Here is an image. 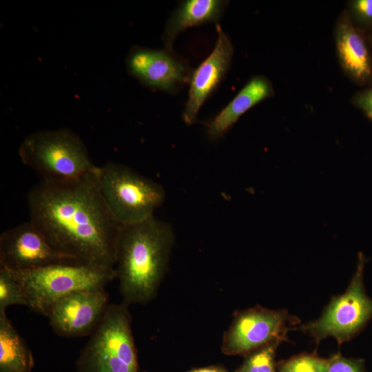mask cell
Instances as JSON below:
<instances>
[{
  "instance_id": "1",
  "label": "cell",
  "mask_w": 372,
  "mask_h": 372,
  "mask_svg": "<svg viewBox=\"0 0 372 372\" xmlns=\"http://www.w3.org/2000/svg\"><path fill=\"white\" fill-rule=\"evenodd\" d=\"M99 169L68 182L41 180L28 195L30 220L57 251L79 262L115 269L122 225L103 198Z\"/></svg>"
},
{
  "instance_id": "2",
  "label": "cell",
  "mask_w": 372,
  "mask_h": 372,
  "mask_svg": "<svg viewBox=\"0 0 372 372\" xmlns=\"http://www.w3.org/2000/svg\"><path fill=\"white\" fill-rule=\"evenodd\" d=\"M172 226L154 216L122 225L115 270L124 303L145 304L156 296L174 242Z\"/></svg>"
},
{
  "instance_id": "3",
  "label": "cell",
  "mask_w": 372,
  "mask_h": 372,
  "mask_svg": "<svg viewBox=\"0 0 372 372\" xmlns=\"http://www.w3.org/2000/svg\"><path fill=\"white\" fill-rule=\"evenodd\" d=\"M23 163L42 180L68 182L97 170L80 137L67 129L38 131L27 136L19 148Z\"/></svg>"
},
{
  "instance_id": "4",
  "label": "cell",
  "mask_w": 372,
  "mask_h": 372,
  "mask_svg": "<svg viewBox=\"0 0 372 372\" xmlns=\"http://www.w3.org/2000/svg\"><path fill=\"white\" fill-rule=\"evenodd\" d=\"M128 304H109L76 361L77 372H138Z\"/></svg>"
},
{
  "instance_id": "5",
  "label": "cell",
  "mask_w": 372,
  "mask_h": 372,
  "mask_svg": "<svg viewBox=\"0 0 372 372\" xmlns=\"http://www.w3.org/2000/svg\"><path fill=\"white\" fill-rule=\"evenodd\" d=\"M10 271L22 287L28 307L45 316L52 304L65 296L79 290L105 288L116 278L115 269H101L79 262Z\"/></svg>"
},
{
  "instance_id": "6",
  "label": "cell",
  "mask_w": 372,
  "mask_h": 372,
  "mask_svg": "<svg viewBox=\"0 0 372 372\" xmlns=\"http://www.w3.org/2000/svg\"><path fill=\"white\" fill-rule=\"evenodd\" d=\"M98 180L106 205L122 225L154 216L165 200L161 184L121 163L108 162L99 167Z\"/></svg>"
},
{
  "instance_id": "7",
  "label": "cell",
  "mask_w": 372,
  "mask_h": 372,
  "mask_svg": "<svg viewBox=\"0 0 372 372\" xmlns=\"http://www.w3.org/2000/svg\"><path fill=\"white\" fill-rule=\"evenodd\" d=\"M366 259L360 252L355 272L345 292L333 297L320 318L298 329L319 343L332 337L339 344L358 334L372 319V298L364 286V269Z\"/></svg>"
},
{
  "instance_id": "8",
  "label": "cell",
  "mask_w": 372,
  "mask_h": 372,
  "mask_svg": "<svg viewBox=\"0 0 372 372\" xmlns=\"http://www.w3.org/2000/svg\"><path fill=\"white\" fill-rule=\"evenodd\" d=\"M299 319L286 310L256 306L236 312L223 338L221 350L227 355L247 356L274 342L287 340Z\"/></svg>"
},
{
  "instance_id": "9",
  "label": "cell",
  "mask_w": 372,
  "mask_h": 372,
  "mask_svg": "<svg viewBox=\"0 0 372 372\" xmlns=\"http://www.w3.org/2000/svg\"><path fill=\"white\" fill-rule=\"evenodd\" d=\"M65 262L77 261L55 250L30 220L0 236V267L22 271Z\"/></svg>"
},
{
  "instance_id": "10",
  "label": "cell",
  "mask_w": 372,
  "mask_h": 372,
  "mask_svg": "<svg viewBox=\"0 0 372 372\" xmlns=\"http://www.w3.org/2000/svg\"><path fill=\"white\" fill-rule=\"evenodd\" d=\"M105 288L83 289L56 301L47 317L54 331L63 337H82L92 333L109 305Z\"/></svg>"
},
{
  "instance_id": "11",
  "label": "cell",
  "mask_w": 372,
  "mask_h": 372,
  "mask_svg": "<svg viewBox=\"0 0 372 372\" xmlns=\"http://www.w3.org/2000/svg\"><path fill=\"white\" fill-rule=\"evenodd\" d=\"M216 31L214 50L190 77L188 99L183 113V118L188 125L195 122L200 107L216 90L231 65L234 53L231 42L218 25Z\"/></svg>"
},
{
  "instance_id": "12",
  "label": "cell",
  "mask_w": 372,
  "mask_h": 372,
  "mask_svg": "<svg viewBox=\"0 0 372 372\" xmlns=\"http://www.w3.org/2000/svg\"><path fill=\"white\" fill-rule=\"evenodd\" d=\"M126 65L132 76L153 89L173 92L188 79L185 64L169 50L134 47L127 57Z\"/></svg>"
},
{
  "instance_id": "13",
  "label": "cell",
  "mask_w": 372,
  "mask_h": 372,
  "mask_svg": "<svg viewBox=\"0 0 372 372\" xmlns=\"http://www.w3.org/2000/svg\"><path fill=\"white\" fill-rule=\"evenodd\" d=\"M338 58L346 75L360 85L372 83V56L363 32L347 11L339 17L335 29Z\"/></svg>"
},
{
  "instance_id": "14",
  "label": "cell",
  "mask_w": 372,
  "mask_h": 372,
  "mask_svg": "<svg viewBox=\"0 0 372 372\" xmlns=\"http://www.w3.org/2000/svg\"><path fill=\"white\" fill-rule=\"evenodd\" d=\"M273 94L272 83L266 76H253L233 99L208 122L207 133L209 138L214 141L223 136L246 112Z\"/></svg>"
},
{
  "instance_id": "15",
  "label": "cell",
  "mask_w": 372,
  "mask_h": 372,
  "mask_svg": "<svg viewBox=\"0 0 372 372\" xmlns=\"http://www.w3.org/2000/svg\"><path fill=\"white\" fill-rule=\"evenodd\" d=\"M227 1L222 0L183 1L169 17L163 39L167 50L172 49L178 34L185 29L209 22L217 21Z\"/></svg>"
},
{
  "instance_id": "16",
  "label": "cell",
  "mask_w": 372,
  "mask_h": 372,
  "mask_svg": "<svg viewBox=\"0 0 372 372\" xmlns=\"http://www.w3.org/2000/svg\"><path fill=\"white\" fill-rule=\"evenodd\" d=\"M32 352L6 316L0 311V372H31Z\"/></svg>"
},
{
  "instance_id": "17",
  "label": "cell",
  "mask_w": 372,
  "mask_h": 372,
  "mask_svg": "<svg viewBox=\"0 0 372 372\" xmlns=\"http://www.w3.org/2000/svg\"><path fill=\"white\" fill-rule=\"evenodd\" d=\"M12 305L28 307V300L22 287L12 273L0 267V311Z\"/></svg>"
},
{
  "instance_id": "18",
  "label": "cell",
  "mask_w": 372,
  "mask_h": 372,
  "mask_svg": "<svg viewBox=\"0 0 372 372\" xmlns=\"http://www.w3.org/2000/svg\"><path fill=\"white\" fill-rule=\"evenodd\" d=\"M279 342H274L247 355L236 372H273L276 371V351Z\"/></svg>"
},
{
  "instance_id": "19",
  "label": "cell",
  "mask_w": 372,
  "mask_h": 372,
  "mask_svg": "<svg viewBox=\"0 0 372 372\" xmlns=\"http://www.w3.org/2000/svg\"><path fill=\"white\" fill-rule=\"evenodd\" d=\"M328 360L315 353H301L276 365L277 372H327Z\"/></svg>"
},
{
  "instance_id": "20",
  "label": "cell",
  "mask_w": 372,
  "mask_h": 372,
  "mask_svg": "<svg viewBox=\"0 0 372 372\" xmlns=\"http://www.w3.org/2000/svg\"><path fill=\"white\" fill-rule=\"evenodd\" d=\"M348 12L354 24L363 31L372 32V0H353Z\"/></svg>"
},
{
  "instance_id": "21",
  "label": "cell",
  "mask_w": 372,
  "mask_h": 372,
  "mask_svg": "<svg viewBox=\"0 0 372 372\" xmlns=\"http://www.w3.org/2000/svg\"><path fill=\"white\" fill-rule=\"evenodd\" d=\"M327 360V372H364L362 359L347 358L338 353Z\"/></svg>"
},
{
  "instance_id": "22",
  "label": "cell",
  "mask_w": 372,
  "mask_h": 372,
  "mask_svg": "<svg viewBox=\"0 0 372 372\" xmlns=\"http://www.w3.org/2000/svg\"><path fill=\"white\" fill-rule=\"evenodd\" d=\"M352 103L372 121V87L356 93Z\"/></svg>"
},
{
  "instance_id": "23",
  "label": "cell",
  "mask_w": 372,
  "mask_h": 372,
  "mask_svg": "<svg viewBox=\"0 0 372 372\" xmlns=\"http://www.w3.org/2000/svg\"><path fill=\"white\" fill-rule=\"evenodd\" d=\"M186 372H229L224 367L220 366H209L205 367L196 368Z\"/></svg>"
},
{
  "instance_id": "24",
  "label": "cell",
  "mask_w": 372,
  "mask_h": 372,
  "mask_svg": "<svg viewBox=\"0 0 372 372\" xmlns=\"http://www.w3.org/2000/svg\"><path fill=\"white\" fill-rule=\"evenodd\" d=\"M273 372H277L276 371H273Z\"/></svg>"
},
{
  "instance_id": "25",
  "label": "cell",
  "mask_w": 372,
  "mask_h": 372,
  "mask_svg": "<svg viewBox=\"0 0 372 372\" xmlns=\"http://www.w3.org/2000/svg\"><path fill=\"white\" fill-rule=\"evenodd\" d=\"M371 44H372V41H371Z\"/></svg>"
}]
</instances>
